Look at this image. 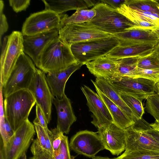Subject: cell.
I'll list each match as a JSON object with an SVG mask.
<instances>
[{
    "mask_svg": "<svg viewBox=\"0 0 159 159\" xmlns=\"http://www.w3.org/2000/svg\"><path fill=\"white\" fill-rule=\"evenodd\" d=\"M60 15L49 10L34 13L25 20L22 29L24 36H30L60 29Z\"/></svg>",
    "mask_w": 159,
    "mask_h": 159,
    "instance_id": "9c48e42d",
    "label": "cell"
},
{
    "mask_svg": "<svg viewBox=\"0 0 159 159\" xmlns=\"http://www.w3.org/2000/svg\"><path fill=\"white\" fill-rule=\"evenodd\" d=\"M134 24L132 28L151 30L159 28V15L130 7L124 3L116 10Z\"/></svg>",
    "mask_w": 159,
    "mask_h": 159,
    "instance_id": "e0dca14e",
    "label": "cell"
},
{
    "mask_svg": "<svg viewBox=\"0 0 159 159\" xmlns=\"http://www.w3.org/2000/svg\"><path fill=\"white\" fill-rule=\"evenodd\" d=\"M124 130L125 151L159 152V143L140 129L133 125Z\"/></svg>",
    "mask_w": 159,
    "mask_h": 159,
    "instance_id": "5bb4252c",
    "label": "cell"
},
{
    "mask_svg": "<svg viewBox=\"0 0 159 159\" xmlns=\"http://www.w3.org/2000/svg\"><path fill=\"white\" fill-rule=\"evenodd\" d=\"M156 93L159 95V83L156 84Z\"/></svg>",
    "mask_w": 159,
    "mask_h": 159,
    "instance_id": "7dc6e473",
    "label": "cell"
},
{
    "mask_svg": "<svg viewBox=\"0 0 159 159\" xmlns=\"http://www.w3.org/2000/svg\"><path fill=\"white\" fill-rule=\"evenodd\" d=\"M34 97L49 124L52 118V95L48 84L45 73L37 68L36 72L28 89Z\"/></svg>",
    "mask_w": 159,
    "mask_h": 159,
    "instance_id": "8fae6325",
    "label": "cell"
},
{
    "mask_svg": "<svg viewBox=\"0 0 159 159\" xmlns=\"http://www.w3.org/2000/svg\"><path fill=\"white\" fill-rule=\"evenodd\" d=\"M125 0H102L100 1V2L106 4L112 8L116 10L122 4L125 3Z\"/></svg>",
    "mask_w": 159,
    "mask_h": 159,
    "instance_id": "7bdbcfd3",
    "label": "cell"
},
{
    "mask_svg": "<svg viewBox=\"0 0 159 159\" xmlns=\"http://www.w3.org/2000/svg\"><path fill=\"white\" fill-rule=\"evenodd\" d=\"M94 87L97 93L108 108L113 122L116 125L124 130L134 124L135 122L131 120L120 108L102 93L97 87Z\"/></svg>",
    "mask_w": 159,
    "mask_h": 159,
    "instance_id": "d4e9b609",
    "label": "cell"
},
{
    "mask_svg": "<svg viewBox=\"0 0 159 159\" xmlns=\"http://www.w3.org/2000/svg\"><path fill=\"white\" fill-rule=\"evenodd\" d=\"M145 109L155 120L159 119V95L157 93H156L147 98Z\"/></svg>",
    "mask_w": 159,
    "mask_h": 159,
    "instance_id": "836d02e7",
    "label": "cell"
},
{
    "mask_svg": "<svg viewBox=\"0 0 159 159\" xmlns=\"http://www.w3.org/2000/svg\"><path fill=\"white\" fill-rule=\"evenodd\" d=\"M54 159H73L70 155L68 137L64 135L58 149L54 151Z\"/></svg>",
    "mask_w": 159,
    "mask_h": 159,
    "instance_id": "d590c367",
    "label": "cell"
},
{
    "mask_svg": "<svg viewBox=\"0 0 159 159\" xmlns=\"http://www.w3.org/2000/svg\"><path fill=\"white\" fill-rule=\"evenodd\" d=\"M152 31L156 35L159 39V28L156 29Z\"/></svg>",
    "mask_w": 159,
    "mask_h": 159,
    "instance_id": "bcb514c9",
    "label": "cell"
},
{
    "mask_svg": "<svg viewBox=\"0 0 159 159\" xmlns=\"http://www.w3.org/2000/svg\"><path fill=\"white\" fill-rule=\"evenodd\" d=\"M118 60L103 56L85 64L89 71L96 78H103L108 81L116 75Z\"/></svg>",
    "mask_w": 159,
    "mask_h": 159,
    "instance_id": "44dd1931",
    "label": "cell"
},
{
    "mask_svg": "<svg viewBox=\"0 0 159 159\" xmlns=\"http://www.w3.org/2000/svg\"></svg>",
    "mask_w": 159,
    "mask_h": 159,
    "instance_id": "816d5d0a",
    "label": "cell"
},
{
    "mask_svg": "<svg viewBox=\"0 0 159 159\" xmlns=\"http://www.w3.org/2000/svg\"><path fill=\"white\" fill-rule=\"evenodd\" d=\"M114 159H159V152L150 151H125Z\"/></svg>",
    "mask_w": 159,
    "mask_h": 159,
    "instance_id": "4dcf8cb0",
    "label": "cell"
},
{
    "mask_svg": "<svg viewBox=\"0 0 159 159\" xmlns=\"http://www.w3.org/2000/svg\"><path fill=\"white\" fill-rule=\"evenodd\" d=\"M98 134L105 149L113 155L118 156L126 148L125 134L123 129L114 123L98 128Z\"/></svg>",
    "mask_w": 159,
    "mask_h": 159,
    "instance_id": "9a60e30c",
    "label": "cell"
},
{
    "mask_svg": "<svg viewBox=\"0 0 159 159\" xmlns=\"http://www.w3.org/2000/svg\"><path fill=\"white\" fill-rule=\"evenodd\" d=\"M34 125L37 134V138L40 145L54 158V150L52 146L49 136L41 126L37 125Z\"/></svg>",
    "mask_w": 159,
    "mask_h": 159,
    "instance_id": "d6a6232c",
    "label": "cell"
},
{
    "mask_svg": "<svg viewBox=\"0 0 159 159\" xmlns=\"http://www.w3.org/2000/svg\"><path fill=\"white\" fill-rule=\"evenodd\" d=\"M30 0L9 1L10 6L16 13L25 10L30 4Z\"/></svg>",
    "mask_w": 159,
    "mask_h": 159,
    "instance_id": "b9f144b4",
    "label": "cell"
},
{
    "mask_svg": "<svg viewBox=\"0 0 159 159\" xmlns=\"http://www.w3.org/2000/svg\"><path fill=\"white\" fill-rule=\"evenodd\" d=\"M23 35L21 32L13 31L4 37L0 57L1 86L6 83L18 59L24 52Z\"/></svg>",
    "mask_w": 159,
    "mask_h": 159,
    "instance_id": "8992f818",
    "label": "cell"
},
{
    "mask_svg": "<svg viewBox=\"0 0 159 159\" xmlns=\"http://www.w3.org/2000/svg\"><path fill=\"white\" fill-rule=\"evenodd\" d=\"M59 36L67 45L112 35L104 32L89 22L65 26L59 30Z\"/></svg>",
    "mask_w": 159,
    "mask_h": 159,
    "instance_id": "30bf717a",
    "label": "cell"
},
{
    "mask_svg": "<svg viewBox=\"0 0 159 159\" xmlns=\"http://www.w3.org/2000/svg\"><path fill=\"white\" fill-rule=\"evenodd\" d=\"M134 125L152 137L159 143V131L152 128L150 124L145 120Z\"/></svg>",
    "mask_w": 159,
    "mask_h": 159,
    "instance_id": "74e56055",
    "label": "cell"
},
{
    "mask_svg": "<svg viewBox=\"0 0 159 159\" xmlns=\"http://www.w3.org/2000/svg\"><path fill=\"white\" fill-rule=\"evenodd\" d=\"M77 62L70 46L58 35L44 49L37 67L47 73L64 70Z\"/></svg>",
    "mask_w": 159,
    "mask_h": 159,
    "instance_id": "6da1fadb",
    "label": "cell"
},
{
    "mask_svg": "<svg viewBox=\"0 0 159 159\" xmlns=\"http://www.w3.org/2000/svg\"><path fill=\"white\" fill-rule=\"evenodd\" d=\"M147 79L157 84L159 83V69L149 70L138 67L136 78Z\"/></svg>",
    "mask_w": 159,
    "mask_h": 159,
    "instance_id": "8d00e7d4",
    "label": "cell"
},
{
    "mask_svg": "<svg viewBox=\"0 0 159 159\" xmlns=\"http://www.w3.org/2000/svg\"><path fill=\"white\" fill-rule=\"evenodd\" d=\"M150 126L152 128L159 131V119L156 120L154 123L150 124Z\"/></svg>",
    "mask_w": 159,
    "mask_h": 159,
    "instance_id": "ee69618b",
    "label": "cell"
},
{
    "mask_svg": "<svg viewBox=\"0 0 159 159\" xmlns=\"http://www.w3.org/2000/svg\"><path fill=\"white\" fill-rule=\"evenodd\" d=\"M128 7L159 15V1L153 0H126Z\"/></svg>",
    "mask_w": 159,
    "mask_h": 159,
    "instance_id": "83f0119b",
    "label": "cell"
},
{
    "mask_svg": "<svg viewBox=\"0 0 159 159\" xmlns=\"http://www.w3.org/2000/svg\"><path fill=\"white\" fill-rule=\"evenodd\" d=\"M91 81L94 86L120 108L135 123L140 120L122 99L118 91L108 81L101 78H96L94 81L92 80Z\"/></svg>",
    "mask_w": 159,
    "mask_h": 159,
    "instance_id": "603a6c76",
    "label": "cell"
},
{
    "mask_svg": "<svg viewBox=\"0 0 159 159\" xmlns=\"http://www.w3.org/2000/svg\"><path fill=\"white\" fill-rule=\"evenodd\" d=\"M82 65L77 62L64 70L47 73V81L54 97L61 98L65 94V89L68 80L74 72L80 69Z\"/></svg>",
    "mask_w": 159,
    "mask_h": 159,
    "instance_id": "d6986e66",
    "label": "cell"
},
{
    "mask_svg": "<svg viewBox=\"0 0 159 159\" xmlns=\"http://www.w3.org/2000/svg\"><path fill=\"white\" fill-rule=\"evenodd\" d=\"M108 81L119 93L142 101L156 93V83L145 78L116 77Z\"/></svg>",
    "mask_w": 159,
    "mask_h": 159,
    "instance_id": "52a82bcc",
    "label": "cell"
},
{
    "mask_svg": "<svg viewBox=\"0 0 159 159\" xmlns=\"http://www.w3.org/2000/svg\"><path fill=\"white\" fill-rule=\"evenodd\" d=\"M50 131L51 134L49 136L54 151L59 148L64 135L57 127Z\"/></svg>",
    "mask_w": 159,
    "mask_h": 159,
    "instance_id": "ab89813d",
    "label": "cell"
},
{
    "mask_svg": "<svg viewBox=\"0 0 159 159\" xmlns=\"http://www.w3.org/2000/svg\"><path fill=\"white\" fill-rule=\"evenodd\" d=\"M2 98H0V138L2 141L3 145L5 146L14 135L15 132L5 116Z\"/></svg>",
    "mask_w": 159,
    "mask_h": 159,
    "instance_id": "f1b7e54d",
    "label": "cell"
},
{
    "mask_svg": "<svg viewBox=\"0 0 159 159\" xmlns=\"http://www.w3.org/2000/svg\"><path fill=\"white\" fill-rule=\"evenodd\" d=\"M57 115V127L63 134L69 133L72 124L76 120L70 99L65 94L61 98L53 97Z\"/></svg>",
    "mask_w": 159,
    "mask_h": 159,
    "instance_id": "ac0fdd59",
    "label": "cell"
},
{
    "mask_svg": "<svg viewBox=\"0 0 159 159\" xmlns=\"http://www.w3.org/2000/svg\"><path fill=\"white\" fill-rule=\"evenodd\" d=\"M4 4L3 1L0 0V43L2 45V38L4 34L8 30V25L5 15L3 13Z\"/></svg>",
    "mask_w": 159,
    "mask_h": 159,
    "instance_id": "60d3db41",
    "label": "cell"
},
{
    "mask_svg": "<svg viewBox=\"0 0 159 159\" xmlns=\"http://www.w3.org/2000/svg\"><path fill=\"white\" fill-rule=\"evenodd\" d=\"M36 69L30 58L24 52L21 54L2 87L4 98L19 90L28 89Z\"/></svg>",
    "mask_w": 159,
    "mask_h": 159,
    "instance_id": "5b68a950",
    "label": "cell"
},
{
    "mask_svg": "<svg viewBox=\"0 0 159 159\" xmlns=\"http://www.w3.org/2000/svg\"><path fill=\"white\" fill-rule=\"evenodd\" d=\"M81 89L87 100V105L93 116L92 123L97 128L114 123L111 116L104 102L89 87L84 85Z\"/></svg>",
    "mask_w": 159,
    "mask_h": 159,
    "instance_id": "4fadbf2b",
    "label": "cell"
},
{
    "mask_svg": "<svg viewBox=\"0 0 159 159\" xmlns=\"http://www.w3.org/2000/svg\"><path fill=\"white\" fill-rule=\"evenodd\" d=\"M30 159H35L33 157H31Z\"/></svg>",
    "mask_w": 159,
    "mask_h": 159,
    "instance_id": "f907efd6",
    "label": "cell"
},
{
    "mask_svg": "<svg viewBox=\"0 0 159 159\" xmlns=\"http://www.w3.org/2000/svg\"><path fill=\"white\" fill-rule=\"evenodd\" d=\"M30 151L35 159H54L52 156L40 145L37 138L33 141Z\"/></svg>",
    "mask_w": 159,
    "mask_h": 159,
    "instance_id": "e575fe53",
    "label": "cell"
},
{
    "mask_svg": "<svg viewBox=\"0 0 159 159\" xmlns=\"http://www.w3.org/2000/svg\"><path fill=\"white\" fill-rule=\"evenodd\" d=\"M137 67L145 69H159V55L156 50L149 55L140 58L138 62Z\"/></svg>",
    "mask_w": 159,
    "mask_h": 159,
    "instance_id": "1f68e13d",
    "label": "cell"
},
{
    "mask_svg": "<svg viewBox=\"0 0 159 159\" xmlns=\"http://www.w3.org/2000/svg\"><path fill=\"white\" fill-rule=\"evenodd\" d=\"M42 1L44 3L45 10L52 11L58 15L71 10L88 9L94 7L98 3L95 0H59Z\"/></svg>",
    "mask_w": 159,
    "mask_h": 159,
    "instance_id": "cb8c5ba5",
    "label": "cell"
},
{
    "mask_svg": "<svg viewBox=\"0 0 159 159\" xmlns=\"http://www.w3.org/2000/svg\"><path fill=\"white\" fill-rule=\"evenodd\" d=\"M158 43H149L133 45L123 46L119 45L106 56L114 59L147 56L156 50Z\"/></svg>",
    "mask_w": 159,
    "mask_h": 159,
    "instance_id": "7402d4cb",
    "label": "cell"
},
{
    "mask_svg": "<svg viewBox=\"0 0 159 159\" xmlns=\"http://www.w3.org/2000/svg\"><path fill=\"white\" fill-rule=\"evenodd\" d=\"M93 8L96 15L89 22L104 32L113 35L134 25L126 17L106 4L100 2Z\"/></svg>",
    "mask_w": 159,
    "mask_h": 159,
    "instance_id": "277c9868",
    "label": "cell"
},
{
    "mask_svg": "<svg viewBox=\"0 0 159 159\" xmlns=\"http://www.w3.org/2000/svg\"><path fill=\"white\" fill-rule=\"evenodd\" d=\"M35 132L34 125L27 119L15 131L8 143L3 145L4 159H19L26 153Z\"/></svg>",
    "mask_w": 159,
    "mask_h": 159,
    "instance_id": "ba28073f",
    "label": "cell"
},
{
    "mask_svg": "<svg viewBox=\"0 0 159 159\" xmlns=\"http://www.w3.org/2000/svg\"><path fill=\"white\" fill-rule=\"evenodd\" d=\"M95 11L93 8L89 9H78L70 16H68L66 14L60 15L61 17L60 29L68 25L80 24L89 22L95 16Z\"/></svg>",
    "mask_w": 159,
    "mask_h": 159,
    "instance_id": "484cf974",
    "label": "cell"
},
{
    "mask_svg": "<svg viewBox=\"0 0 159 159\" xmlns=\"http://www.w3.org/2000/svg\"><path fill=\"white\" fill-rule=\"evenodd\" d=\"M113 35L120 42V45H133L149 43H158L159 39L152 30L130 28Z\"/></svg>",
    "mask_w": 159,
    "mask_h": 159,
    "instance_id": "ffe728a7",
    "label": "cell"
},
{
    "mask_svg": "<svg viewBox=\"0 0 159 159\" xmlns=\"http://www.w3.org/2000/svg\"><path fill=\"white\" fill-rule=\"evenodd\" d=\"M92 159H114L110 158L107 157H102L101 156H95L92 158Z\"/></svg>",
    "mask_w": 159,
    "mask_h": 159,
    "instance_id": "f6af8a7d",
    "label": "cell"
},
{
    "mask_svg": "<svg viewBox=\"0 0 159 159\" xmlns=\"http://www.w3.org/2000/svg\"><path fill=\"white\" fill-rule=\"evenodd\" d=\"M156 51L157 53L159 55V42L157 44L156 49Z\"/></svg>",
    "mask_w": 159,
    "mask_h": 159,
    "instance_id": "681fc988",
    "label": "cell"
},
{
    "mask_svg": "<svg viewBox=\"0 0 159 159\" xmlns=\"http://www.w3.org/2000/svg\"><path fill=\"white\" fill-rule=\"evenodd\" d=\"M58 34L59 30L55 29L32 36H23L24 52L37 67L44 49Z\"/></svg>",
    "mask_w": 159,
    "mask_h": 159,
    "instance_id": "2e32d148",
    "label": "cell"
},
{
    "mask_svg": "<svg viewBox=\"0 0 159 159\" xmlns=\"http://www.w3.org/2000/svg\"><path fill=\"white\" fill-rule=\"evenodd\" d=\"M69 147L77 153L90 158L105 149L97 132L88 130L77 132L71 138Z\"/></svg>",
    "mask_w": 159,
    "mask_h": 159,
    "instance_id": "7c38bea8",
    "label": "cell"
},
{
    "mask_svg": "<svg viewBox=\"0 0 159 159\" xmlns=\"http://www.w3.org/2000/svg\"><path fill=\"white\" fill-rule=\"evenodd\" d=\"M120 44L119 40L112 35L74 43L70 47L76 61L83 65L106 56Z\"/></svg>",
    "mask_w": 159,
    "mask_h": 159,
    "instance_id": "3957f363",
    "label": "cell"
},
{
    "mask_svg": "<svg viewBox=\"0 0 159 159\" xmlns=\"http://www.w3.org/2000/svg\"><path fill=\"white\" fill-rule=\"evenodd\" d=\"M119 94L127 106L140 119L145 113L142 101L134 96L119 93Z\"/></svg>",
    "mask_w": 159,
    "mask_h": 159,
    "instance_id": "f546056e",
    "label": "cell"
},
{
    "mask_svg": "<svg viewBox=\"0 0 159 159\" xmlns=\"http://www.w3.org/2000/svg\"><path fill=\"white\" fill-rule=\"evenodd\" d=\"M140 57H127L118 60L116 77L136 78L138 62Z\"/></svg>",
    "mask_w": 159,
    "mask_h": 159,
    "instance_id": "4316f807",
    "label": "cell"
},
{
    "mask_svg": "<svg viewBox=\"0 0 159 159\" xmlns=\"http://www.w3.org/2000/svg\"><path fill=\"white\" fill-rule=\"evenodd\" d=\"M19 159H27L26 153L23 154Z\"/></svg>",
    "mask_w": 159,
    "mask_h": 159,
    "instance_id": "c3c4849f",
    "label": "cell"
},
{
    "mask_svg": "<svg viewBox=\"0 0 159 159\" xmlns=\"http://www.w3.org/2000/svg\"><path fill=\"white\" fill-rule=\"evenodd\" d=\"M33 123L34 125H39L43 127L49 136L51 131L48 128V123L43 114L39 107L37 104L36 106V117Z\"/></svg>",
    "mask_w": 159,
    "mask_h": 159,
    "instance_id": "f35d334b",
    "label": "cell"
},
{
    "mask_svg": "<svg viewBox=\"0 0 159 159\" xmlns=\"http://www.w3.org/2000/svg\"><path fill=\"white\" fill-rule=\"evenodd\" d=\"M35 100L28 89L15 92L5 98V116L15 132L28 119Z\"/></svg>",
    "mask_w": 159,
    "mask_h": 159,
    "instance_id": "7a4b0ae2",
    "label": "cell"
}]
</instances>
